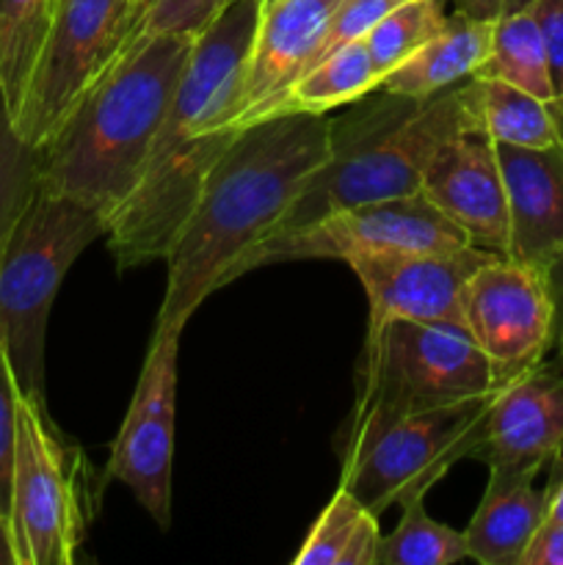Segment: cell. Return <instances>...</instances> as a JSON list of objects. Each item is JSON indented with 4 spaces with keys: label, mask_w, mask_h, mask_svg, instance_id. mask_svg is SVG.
<instances>
[{
    "label": "cell",
    "mask_w": 563,
    "mask_h": 565,
    "mask_svg": "<svg viewBox=\"0 0 563 565\" xmlns=\"http://www.w3.org/2000/svg\"><path fill=\"white\" fill-rule=\"evenodd\" d=\"M472 246L467 232L453 224L423 191L384 202L359 204L323 215L307 226L265 237L246 254L237 276L290 259H357L381 254H442Z\"/></svg>",
    "instance_id": "30bf717a"
},
{
    "label": "cell",
    "mask_w": 563,
    "mask_h": 565,
    "mask_svg": "<svg viewBox=\"0 0 563 565\" xmlns=\"http://www.w3.org/2000/svg\"><path fill=\"white\" fill-rule=\"evenodd\" d=\"M495 252L467 246L442 254H381L348 259L368 292L370 318H403L464 329L467 281ZM467 331V329H464Z\"/></svg>",
    "instance_id": "4fadbf2b"
},
{
    "label": "cell",
    "mask_w": 563,
    "mask_h": 565,
    "mask_svg": "<svg viewBox=\"0 0 563 565\" xmlns=\"http://www.w3.org/2000/svg\"><path fill=\"white\" fill-rule=\"evenodd\" d=\"M491 33L495 14L464 11L450 17L434 39L384 77L381 88L401 97L425 99L458 86L486 64L491 53Z\"/></svg>",
    "instance_id": "d6986e66"
},
{
    "label": "cell",
    "mask_w": 563,
    "mask_h": 565,
    "mask_svg": "<svg viewBox=\"0 0 563 565\" xmlns=\"http://www.w3.org/2000/svg\"><path fill=\"white\" fill-rule=\"evenodd\" d=\"M464 329L502 384L544 362L552 348V301L544 270L495 254L467 281Z\"/></svg>",
    "instance_id": "7c38bea8"
},
{
    "label": "cell",
    "mask_w": 563,
    "mask_h": 565,
    "mask_svg": "<svg viewBox=\"0 0 563 565\" xmlns=\"http://www.w3.org/2000/svg\"><path fill=\"white\" fill-rule=\"evenodd\" d=\"M337 3L340 0H276L263 6L243 72L241 97L232 110V130L252 127L265 105L274 103L315 64Z\"/></svg>",
    "instance_id": "2e32d148"
},
{
    "label": "cell",
    "mask_w": 563,
    "mask_h": 565,
    "mask_svg": "<svg viewBox=\"0 0 563 565\" xmlns=\"http://www.w3.org/2000/svg\"><path fill=\"white\" fill-rule=\"evenodd\" d=\"M20 384L0 334V513H11V472H14L17 445V412H20Z\"/></svg>",
    "instance_id": "f1b7e54d"
},
{
    "label": "cell",
    "mask_w": 563,
    "mask_h": 565,
    "mask_svg": "<svg viewBox=\"0 0 563 565\" xmlns=\"http://www.w3.org/2000/svg\"><path fill=\"white\" fill-rule=\"evenodd\" d=\"M522 565H563V522L544 519L522 555Z\"/></svg>",
    "instance_id": "1f68e13d"
},
{
    "label": "cell",
    "mask_w": 563,
    "mask_h": 565,
    "mask_svg": "<svg viewBox=\"0 0 563 565\" xmlns=\"http://www.w3.org/2000/svg\"><path fill=\"white\" fill-rule=\"evenodd\" d=\"M138 20V0H59L14 130L42 149L88 88L121 58Z\"/></svg>",
    "instance_id": "9c48e42d"
},
{
    "label": "cell",
    "mask_w": 563,
    "mask_h": 565,
    "mask_svg": "<svg viewBox=\"0 0 563 565\" xmlns=\"http://www.w3.org/2000/svg\"><path fill=\"white\" fill-rule=\"evenodd\" d=\"M557 108H561V116H563V99H561V105H557Z\"/></svg>",
    "instance_id": "74e56055"
},
{
    "label": "cell",
    "mask_w": 563,
    "mask_h": 565,
    "mask_svg": "<svg viewBox=\"0 0 563 565\" xmlns=\"http://www.w3.org/2000/svg\"><path fill=\"white\" fill-rule=\"evenodd\" d=\"M108 232L99 210L39 185L0 246V334L25 397L44 401V342L55 292L75 259Z\"/></svg>",
    "instance_id": "5b68a950"
},
{
    "label": "cell",
    "mask_w": 563,
    "mask_h": 565,
    "mask_svg": "<svg viewBox=\"0 0 563 565\" xmlns=\"http://www.w3.org/2000/svg\"><path fill=\"white\" fill-rule=\"evenodd\" d=\"M550 486L539 489L530 472H489L484 500L464 530L469 561L484 565H522L535 530L546 519Z\"/></svg>",
    "instance_id": "ac0fdd59"
},
{
    "label": "cell",
    "mask_w": 563,
    "mask_h": 565,
    "mask_svg": "<svg viewBox=\"0 0 563 565\" xmlns=\"http://www.w3.org/2000/svg\"><path fill=\"white\" fill-rule=\"evenodd\" d=\"M259 11L263 0H232L193 39L191 58L149 149L141 180L105 232L119 270L166 259L210 169L241 132L232 130L230 121Z\"/></svg>",
    "instance_id": "7a4b0ae2"
},
{
    "label": "cell",
    "mask_w": 563,
    "mask_h": 565,
    "mask_svg": "<svg viewBox=\"0 0 563 565\" xmlns=\"http://www.w3.org/2000/svg\"><path fill=\"white\" fill-rule=\"evenodd\" d=\"M232 0H152L138 17L130 42L138 36L182 33L196 39Z\"/></svg>",
    "instance_id": "83f0119b"
},
{
    "label": "cell",
    "mask_w": 563,
    "mask_h": 565,
    "mask_svg": "<svg viewBox=\"0 0 563 565\" xmlns=\"http://www.w3.org/2000/svg\"><path fill=\"white\" fill-rule=\"evenodd\" d=\"M403 0H340L331 14L329 25H326L323 42H320L318 58H326L331 50L340 44L353 42V39H364L392 9H397Z\"/></svg>",
    "instance_id": "f546056e"
},
{
    "label": "cell",
    "mask_w": 563,
    "mask_h": 565,
    "mask_svg": "<svg viewBox=\"0 0 563 565\" xmlns=\"http://www.w3.org/2000/svg\"><path fill=\"white\" fill-rule=\"evenodd\" d=\"M497 158L511 218L508 257L544 268L563 252V143L546 149L497 143Z\"/></svg>",
    "instance_id": "e0dca14e"
},
{
    "label": "cell",
    "mask_w": 563,
    "mask_h": 565,
    "mask_svg": "<svg viewBox=\"0 0 563 565\" xmlns=\"http://www.w3.org/2000/svg\"><path fill=\"white\" fill-rule=\"evenodd\" d=\"M546 519L563 522V475L550 483V505H546Z\"/></svg>",
    "instance_id": "e575fe53"
},
{
    "label": "cell",
    "mask_w": 563,
    "mask_h": 565,
    "mask_svg": "<svg viewBox=\"0 0 563 565\" xmlns=\"http://www.w3.org/2000/svg\"><path fill=\"white\" fill-rule=\"evenodd\" d=\"M191 50L193 36L182 33L132 39L39 149V185L99 210L110 224L141 180Z\"/></svg>",
    "instance_id": "3957f363"
},
{
    "label": "cell",
    "mask_w": 563,
    "mask_h": 565,
    "mask_svg": "<svg viewBox=\"0 0 563 565\" xmlns=\"http://www.w3.org/2000/svg\"><path fill=\"white\" fill-rule=\"evenodd\" d=\"M351 491L337 489L304 539L296 565H375L379 522Z\"/></svg>",
    "instance_id": "603a6c76"
},
{
    "label": "cell",
    "mask_w": 563,
    "mask_h": 565,
    "mask_svg": "<svg viewBox=\"0 0 563 565\" xmlns=\"http://www.w3.org/2000/svg\"><path fill=\"white\" fill-rule=\"evenodd\" d=\"M419 191L467 232L472 246L508 257L511 218L506 180L497 143L486 132L467 130L450 138L425 169Z\"/></svg>",
    "instance_id": "5bb4252c"
},
{
    "label": "cell",
    "mask_w": 563,
    "mask_h": 565,
    "mask_svg": "<svg viewBox=\"0 0 563 565\" xmlns=\"http://www.w3.org/2000/svg\"><path fill=\"white\" fill-rule=\"evenodd\" d=\"M563 456V367L535 364L497 392L478 447L489 472L539 475Z\"/></svg>",
    "instance_id": "9a60e30c"
},
{
    "label": "cell",
    "mask_w": 563,
    "mask_h": 565,
    "mask_svg": "<svg viewBox=\"0 0 563 565\" xmlns=\"http://www.w3.org/2000/svg\"><path fill=\"white\" fill-rule=\"evenodd\" d=\"M329 152V116H274L237 132L166 254L158 326L182 331L210 292L237 279L246 254L276 230Z\"/></svg>",
    "instance_id": "6da1fadb"
},
{
    "label": "cell",
    "mask_w": 563,
    "mask_h": 565,
    "mask_svg": "<svg viewBox=\"0 0 563 565\" xmlns=\"http://www.w3.org/2000/svg\"><path fill=\"white\" fill-rule=\"evenodd\" d=\"M149 3H152V0H138V17L144 14V9H147ZM136 22H138V20H136ZM132 31H136V28H132Z\"/></svg>",
    "instance_id": "d590c367"
},
{
    "label": "cell",
    "mask_w": 563,
    "mask_h": 565,
    "mask_svg": "<svg viewBox=\"0 0 563 565\" xmlns=\"http://www.w3.org/2000/svg\"><path fill=\"white\" fill-rule=\"evenodd\" d=\"M486 353L458 326L368 318L357 403L346 425L384 423L500 390Z\"/></svg>",
    "instance_id": "8992f818"
},
{
    "label": "cell",
    "mask_w": 563,
    "mask_h": 565,
    "mask_svg": "<svg viewBox=\"0 0 563 565\" xmlns=\"http://www.w3.org/2000/svg\"><path fill=\"white\" fill-rule=\"evenodd\" d=\"M475 77L506 81L557 105L544 39H541L530 0H500L495 11L491 53L486 64L475 72Z\"/></svg>",
    "instance_id": "7402d4cb"
},
{
    "label": "cell",
    "mask_w": 563,
    "mask_h": 565,
    "mask_svg": "<svg viewBox=\"0 0 563 565\" xmlns=\"http://www.w3.org/2000/svg\"><path fill=\"white\" fill-rule=\"evenodd\" d=\"M59 0H0V103L14 119Z\"/></svg>",
    "instance_id": "cb8c5ba5"
},
{
    "label": "cell",
    "mask_w": 563,
    "mask_h": 565,
    "mask_svg": "<svg viewBox=\"0 0 563 565\" xmlns=\"http://www.w3.org/2000/svg\"><path fill=\"white\" fill-rule=\"evenodd\" d=\"M475 121L495 143L546 149L563 143L561 108L524 88L491 77H472Z\"/></svg>",
    "instance_id": "44dd1931"
},
{
    "label": "cell",
    "mask_w": 563,
    "mask_h": 565,
    "mask_svg": "<svg viewBox=\"0 0 563 565\" xmlns=\"http://www.w3.org/2000/svg\"><path fill=\"white\" fill-rule=\"evenodd\" d=\"M530 9H533L541 39H544L552 88H555V99L557 105H561L563 99V0H530Z\"/></svg>",
    "instance_id": "4dcf8cb0"
},
{
    "label": "cell",
    "mask_w": 563,
    "mask_h": 565,
    "mask_svg": "<svg viewBox=\"0 0 563 565\" xmlns=\"http://www.w3.org/2000/svg\"><path fill=\"white\" fill-rule=\"evenodd\" d=\"M447 20H450V14L445 9V0H403L397 9H392L364 36L381 77L390 75L406 58H412L428 39H434L445 28Z\"/></svg>",
    "instance_id": "484cf974"
},
{
    "label": "cell",
    "mask_w": 563,
    "mask_h": 565,
    "mask_svg": "<svg viewBox=\"0 0 563 565\" xmlns=\"http://www.w3.org/2000/svg\"><path fill=\"white\" fill-rule=\"evenodd\" d=\"M83 463V452L50 419L47 403L22 395L9 513L17 565L75 563L88 522Z\"/></svg>",
    "instance_id": "ba28073f"
},
{
    "label": "cell",
    "mask_w": 563,
    "mask_h": 565,
    "mask_svg": "<svg viewBox=\"0 0 563 565\" xmlns=\"http://www.w3.org/2000/svg\"><path fill=\"white\" fill-rule=\"evenodd\" d=\"M401 511L397 527L390 535H381L375 565H453L469 561L464 530L431 519L423 497L406 502Z\"/></svg>",
    "instance_id": "d4e9b609"
},
{
    "label": "cell",
    "mask_w": 563,
    "mask_h": 565,
    "mask_svg": "<svg viewBox=\"0 0 563 565\" xmlns=\"http://www.w3.org/2000/svg\"><path fill=\"white\" fill-rule=\"evenodd\" d=\"M381 81L384 77H381L379 66L370 55L368 42L353 39V42L331 50L326 58L315 61L309 70H304L274 103L265 105L254 125L290 114L326 116L329 110L373 94L375 88H381Z\"/></svg>",
    "instance_id": "ffe728a7"
},
{
    "label": "cell",
    "mask_w": 563,
    "mask_h": 565,
    "mask_svg": "<svg viewBox=\"0 0 563 565\" xmlns=\"http://www.w3.org/2000/svg\"><path fill=\"white\" fill-rule=\"evenodd\" d=\"M268 3H276V0H263V6H268Z\"/></svg>",
    "instance_id": "8d00e7d4"
},
{
    "label": "cell",
    "mask_w": 563,
    "mask_h": 565,
    "mask_svg": "<svg viewBox=\"0 0 563 565\" xmlns=\"http://www.w3.org/2000/svg\"><path fill=\"white\" fill-rule=\"evenodd\" d=\"M39 188V149L11 125L0 103V246Z\"/></svg>",
    "instance_id": "4316f807"
},
{
    "label": "cell",
    "mask_w": 563,
    "mask_h": 565,
    "mask_svg": "<svg viewBox=\"0 0 563 565\" xmlns=\"http://www.w3.org/2000/svg\"><path fill=\"white\" fill-rule=\"evenodd\" d=\"M180 329L155 326L130 408L110 447L105 480L132 491L138 505L160 524L171 522V467H174V406Z\"/></svg>",
    "instance_id": "8fae6325"
},
{
    "label": "cell",
    "mask_w": 563,
    "mask_h": 565,
    "mask_svg": "<svg viewBox=\"0 0 563 565\" xmlns=\"http://www.w3.org/2000/svg\"><path fill=\"white\" fill-rule=\"evenodd\" d=\"M0 565H17L14 539H11V524L9 519L0 513Z\"/></svg>",
    "instance_id": "836d02e7"
},
{
    "label": "cell",
    "mask_w": 563,
    "mask_h": 565,
    "mask_svg": "<svg viewBox=\"0 0 563 565\" xmlns=\"http://www.w3.org/2000/svg\"><path fill=\"white\" fill-rule=\"evenodd\" d=\"M541 270H544L546 290H550V301H552V348L550 351H555L557 364L563 367V252L555 254V257H552Z\"/></svg>",
    "instance_id": "d6a6232c"
},
{
    "label": "cell",
    "mask_w": 563,
    "mask_h": 565,
    "mask_svg": "<svg viewBox=\"0 0 563 565\" xmlns=\"http://www.w3.org/2000/svg\"><path fill=\"white\" fill-rule=\"evenodd\" d=\"M467 130H478L472 77L425 99L375 88L331 119L329 160L304 182L268 237L340 210L417 193L434 154Z\"/></svg>",
    "instance_id": "277c9868"
},
{
    "label": "cell",
    "mask_w": 563,
    "mask_h": 565,
    "mask_svg": "<svg viewBox=\"0 0 563 565\" xmlns=\"http://www.w3.org/2000/svg\"><path fill=\"white\" fill-rule=\"evenodd\" d=\"M500 390L384 423L346 425L340 489L351 491L375 516L392 505L425 500L450 467L478 456L486 417Z\"/></svg>",
    "instance_id": "52a82bcc"
}]
</instances>
